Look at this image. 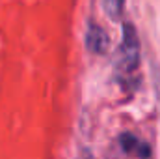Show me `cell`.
Returning a JSON list of instances; mask_svg holds the SVG:
<instances>
[{"label":"cell","instance_id":"obj_1","mask_svg":"<svg viewBox=\"0 0 160 159\" xmlns=\"http://www.w3.org/2000/svg\"><path fill=\"white\" fill-rule=\"evenodd\" d=\"M114 75L125 92H134L140 84V38L132 23L123 25V38L114 60Z\"/></svg>","mask_w":160,"mask_h":159},{"label":"cell","instance_id":"obj_2","mask_svg":"<svg viewBox=\"0 0 160 159\" xmlns=\"http://www.w3.org/2000/svg\"><path fill=\"white\" fill-rule=\"evenodd\" d=\"M110 47V38L106 34V30L102 26H99L97 23H89L88 25V32H86V49L91 54H106Z\"/></svg>","mask_w":160,"mask_h":159},{"label":"cell","instance_id":"obj_3","mask_svg":"<svg viewBox=\"0 0 160 159\" xmlns=\"http://www.w3.org/2000/svg\"><path fill=\"white\" fill-rule=\"evenodd\" d=\"M121 150L128 156H134L138 159H147L151 156V150H149V144L145 140H142L138 135H132V133H123L119 139Z\"/></svg>","mask_w":160,"mask_h":159},{"label":"cell","instance_id":"obj_4","mask_svg":"<svg viewBox=\"0 0 160 159\" xmlns=\"http://www.w3.org/2000/svg\"><path fill=\"white\" fill-rule=\"evenodd\" d=\"M104 4V11L110 19L118 21L123 15V8H125V0H102Z\"/></svg>","mask_w":160,"mask_h":159}]
</instances>
